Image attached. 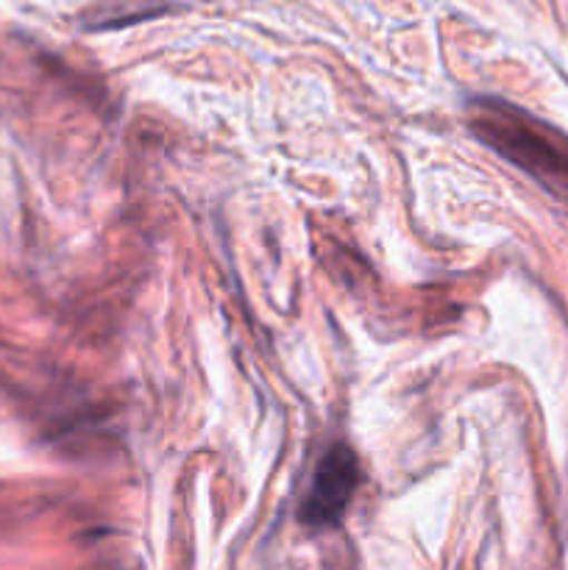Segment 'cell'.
<instances>
[{
    "label": "cell",
    "instance_id": "1",
    "mask_svg": "<svg viewBox=\"0 0 568 570\" xmlns=\"http://www.w3.org/2000/svg\"><path fill=\"white\" fill-rule=\"evenodd\" d=\"M479 139L499 150L512 165L523 167L549 189H568V154L535 120H527L510 106H482V117L473 120Z\"/></svg>",
    "mask_w": 568,
    "mask_h": 570
},
{
    "label": "cell",
    "instance_id": "2",
    "mask_svg": "<svg viewBox=\"0 0 568 570\" xmlns=\"http://www.w3.org/2000/svg\"><path fill=\"white\" fill-rule=\"evenodd\" d=\"M360 488V462L349 445L337 443L323 454L301 501V521L310 529H329L343 521Z\"/></svg>",
    "mask_w": 568,
    "mask_h": 570
}]
</instances>
